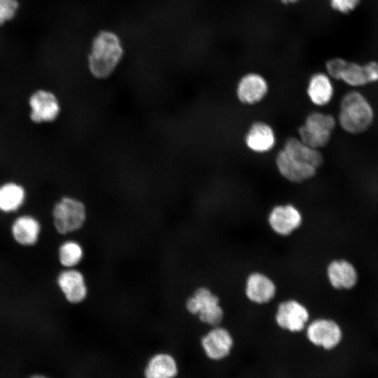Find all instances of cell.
<instances>
[{
  "label": "cell",
  "mask_w": 378,
  "mask_h": 378,
  "mask_svg": "<svg viewBox=\"0 0 378 378\" xmlns=\"http://www.w3.org/2000/svg\"><path fill=\"white\" fill-rule=\"evenodd\" d=\"M124 55V47L119 35L110 29H102L93 37L88 55V66L96 78L110 76Z\"/></svg>",
  "instance_id": "1"
},
{
  "label": "cell",
  "mask_w": 378,
  "mask_h": 378,
  "mask_svg": "<svg viewBox=\"0 0 378 378\" xmlns=\"http://www.w3.org/2000/svg\"><path fill=\"white\" fill-rule=\"evenodd\" d=\"M57 284L66 301L71 304L82 302L88 295L85 276L74 268L62 270L57 277Z\"/></svg>",
  "instance_id": "13"
},
{
  "label": "cell",
  "mask_w": 378,
  "mask_h": 378,
  "mask_svg": "<svg viewBox=\"0 0 378 378\" xmlns=\"http://www.w3.org/2000/svg\"><path fill=\"white\" fill-rule=\"evenodd\" d=\"M368 84L378 82V62L369 61L363 64Z\"/></svg>",
  "instance_id": "27"
},
{
  "label": "cell",
  "mask_w": 378,
  "mask_h": 378,
  "mask_svg": "<svg viewBox=\"0 0 378 378\" xmlns=\"http://www.w3.org/2000/svg\"><path fill=\"white\" fill-rule=\"evenodd\" d=\"M29 118L34 123H49L55 121L60 113V104L50 90L38 89L28 99Z\"/></svg>",
  "instance_id": "10"
},
{
  "label": "cell",
  "mask_w": 378,
  "mask_h": 378,
  "mask_svg": "<svg viewBox=\"0 0 378 378\" xmlns=\"http://www.w3.org/2000/svg\"><path fill=\"white\" fill-rule=\"evenodd\" d=\"M19 6L18 0H0V27L16 16Z\"/></svg>",
  "instance_id": "24"
},
{
  "label": "cell",
  "mask_w": 378,
  "mask_h": 378,
  "mask_svg": "<svg viewBox=\"0 0 378 378\" xmlns=\"http://www.w3.org/2000/svg\"><path fill=\"white\" fill-rule=\"evenodd\" d=\"M279 1V2L284 4H296L298 3V1H300V0H277Z\"/></svg>",
  "instance_id": "28"
},
{
  "label": "cell",
  "mask_w": 378,
  "mask_h": 378,
  "mask_svg": "<svg viewBox=\"0 0 378 378\" xmlns=\"http://www.w3.org/2000/svg\"><path fill=\"white\" fill-rule=\"evenodd\" d=\"M330 6L341 14H349L354 11L360 4L362 0H329Z\"/></svg>",
  "instance_id": "26"
},
{
  "label": "cell",
  "mask_w": 378,
  "mask_h": 378,
  "mask_svg": "<svg viewBox=\"0 0 378 378\" xmlns=\"http://www.w3.org/2000/svg\"><path fill=\"white\" fill-rule=\"evenodd\" d=\"M336 125L333 115L321 112L309 113L298 129L300 140L304 144L318 149L330 141Z\"/></svg>",
  "instance_id": "5"
},
{
  "label": "cell",
  "mask_w": 378,
  "mask_h": 378,
  "mask_svg": "<svg viewBox=\"0 0 378 378\" xmlns=\"http://www.w3.org/2000/svg\"><path fill=\"white\" fill-rule=\"evenodd\" d=\"M268 91L265 78L257 73H248L243 76L237 85V95L239 100L248 105L260 102Z\"/></svg>",
  "instance_id": "15"
},
{
  "label": "cell",
  "mask_w": 378,
  "mask_h": 378,
  "mask_svg": "<svg viewBox=\"0 0 378 378\" xmlns=\"http://www.w3.org/2000/svg\"><path fill=\"white\" fill-rule=\"evenodd\" d=\"M29 378H49V377L45 375H42V374H34V375L31 376Z\"/></svg>",
  "instance_id": "29"
},
{
  "label": "cell",
  "mask_w": 378,
  "mask_h": 378,
  "mask_svg": "<svg viewBox=\"0 0 378 378\" xmlns=\"http://www.w3.org/2000/svg\"><path fill=\"white\" fill-rule=\"evenodd\" d=\"M41 231V225L39 220L29 214L17 217L10 227L13 240L22 246H34L39 239Z\"/></svg>",
  "instance_id": "16"
},
{
  "label": "cell",
  "mask_w": 378,
  "mask_h": 378,
  "mask_svg": "<svg viewBox=\"0 0 378 378\" xmlns=\"http://www.w3.org/2000/svg\"><path fill=\"white\" fill-rule=\"evenodd\" d=\"M178 368L176 359L168 353L153 355L147 363L144 370L146 378H174Z\"/></svg>",
  "instance_id": "18"
},
{
  "label": "cell",
  "mask_w": 378,
  "mask_h": 378,
  "mask_svg": "<svg viewBox=\"0 0 378 378\" xmlns=\"http://www.w3.org/2000/svg\"><path fill=\"white\" fill-rule=\"evenodd\" d=\"M82 246L74 240L63 242L58 248V260L65 269L74 268L83 258Z\"/></svg>",
  "instance_id": "22"
},
{
  "label": "cell",
  "mask_w": 378,
  "mask_h": 378,
  "mask_svg": "<svg viewBox=\"0 0 378 378\" xmlns=\"http://www.w3.org/2000/svg\"><path fill=\"white\" fill-rule=\"evenodd\" d=\"M328 281L335 290H351L358 281V273L354 265L344 258L333 259L326 269Z\"/></svg>",
  "instance_id": "12"
},
{
  "label": "cell",
  "mask_w": 378,
  "mask_h": 378,
  "mask_svg": "<svg viewBox=\"0 0 378 378\" xmlns=\"http://www.w3.org/2000/svg\"><path fill=\"white\" fill-rule=\"evenodd\" d=\"M185 307L189 314L210 327L221 325L225 318L220 298L206 286L196 288L186 300Z\"/></svg>",
  "instance_id": "3"
},
{
  "label": "cell",
  "mask_w": 378,
  "mask_h": 378,
  "mask_svg": "<svg viewBox=\"0 0 378 378\" xmlns=\"http://www.w3.org/2000/svg\"><path fill=\"white\" fill-rule=\"evenodd\" d=\"M374 118L372 106L361 92L352 90L344 94L340 101L338 122L345 132L351 134L363 133L370 128Z\"/></svg>",
  "instance_id": "2"
},
{
  "label": "cell",
  "mask_w": 378,
  "mask_h": 378,
  "mask_svg": "<svg viewBox=\"0 0 378 378\" xmlns=\"http://www.w3.org/2000/svg\"><path fill=\"white\" fill-rule=\"evenodd\" d=\"M310 318L309 310L303 302L288 298L278 304L274 320L281 330L296 334L304 331Z\"/></svg>",
  "instance_id": "6"
},
{
  "label": "cell",
  "mask_w": 378,
  "mask_h": 378,
  "mask_svg": "<svg viewBox=\"0 0 378 378\" xmlns=\"http://www.w3.org/2000/svg\"><path fill=\"white\" fill-rule=\"evenodd\" d=\"M348 61L340 57H332L326 63L327 74L330 78L340 80L342 74Z\"/></svg>",
  "instance_id": "25"
},
{
  "label": "cell",
  "mask_w": 378,
  "mask_h": 378,
  "mask_svg": "<svg viewBox=\"0 0 378 378\" xmlns=\"http://www.w3.org/2000/svg\"><path fill=\"white\" fill-rule=\"evenodd\" d=\"M340 80L354 88L368 84L363 64L355 62L348 61L342 74Z\"/></svg>",
  "instance_id": "23"
},
{
  "label": "cell",
  "mask_w": 378,
  "mask_h": 378,
  "mask_svg": "<svg viewBox=\"0 0 378 378\" xmlns=\"http://www.w3.org/2000/svg\"><path fill=\"white\" fill-rule=\"evenodd\" d=\"M283 150L293 158L316 169L323 162V155L318 149L312 148L295 137H290L286 141Z\"/></svg>",
  "instance_id": "21"
},
{
  "label": "cell",
  "mask_w": 378,
  "mask_h": 378,
  "mask_svg": "<svg viewBox=\"0 0 378 378\" xmlns=\"http://www.w3.org/2000/svg\"><path fill=\"white\" fill-rule=\"evenodd\" d=\"M52 218L56 232L68 234L83 227L87 218L86 208L79 200L65 196L54 204Z\"/></svg>",
  "instance_id": "4"
},
{
  "label": "cell",
  "mask_w": 378,
  "mask_h": 378,
  "mask_svg": "<svg viewBox=\"0 0 378 378\" xmlns=\"http://www.w3.org/2000/svg\"><path fill=\"white\" fill-rule=\"evenodd\" d=\"M267 220L273 233L286 237L300 228L303 216L297 206L288 203L274 206L268 213Z\"/></svg>",
  "instance_id": "8"
},
{
  "label": "cell",
  "mask_w": 378,
  "mask_h": 378,
  "mask_svg": "<svg viewBox=\"0 0 378 378\" xmlns=\"http://www.w3.org/2000/svg\"><path fill=\"white\" fill-rule=\"evenodd\" d=\"M275 162L280 174L290 182L295 183L312 178L317 170L314 167L293 158L283 149L276 155Z\"/></svg>",
  "instance_id": "14"
},
{
  "label": "cell",
  "mask_w": 378,
  "mask_h": 378,
  "mask_svg": "<svg viewBox=\"0 0 378 378\" xmlns=\"http://www.w3.org/2000/svg\"><path fill=\"white\" fill-rule=\"evenodd\" d=\"M276 141L273 129L263 122H253L245 136L247 147L256 153H265L270 150Z\"/></svg>",
  "instance_id": "17"
},
{
  "label": "cell",
  "mask_w": 378,
  "mask_h": 378,
  "mask_svg": "<svg viewBox=\"0 0 378 378\" xmlns=\"http://www.w3.org/2000/svg\"><path fill=\"white\" fill-rule=\"evenodd\" d=\"M27 197L24 187L15 181H7L0 185V211L10 214L19 210Z\"/></svg>",
  "instance_id": "19"
},
{
  "label": "cell",
  "mask_w": 378,
  "mask_h": 378,
  "mask_svg": "<svg viewBox=\"0 0 378 378\" xmlns=\"http://www.w3.org/2000/svg\"><path fill=\"white\" fill-rule=\"evenodd\" d=\"M307 94L315 105L328 104L333 96V86L329 76L322 72L313 74L308 83Z\"/></svg>",
  "instance_id": "20"
},
{
  "label": "cell",
  "mask_w": 378,
  "mask_h": 378,
  "mask_svg": "<svg viewBox=\"0 0 378 378\" xmlns=\"http://www.w3.org/2000/svg\"><path fill=\"white\" fill-rule=\"evenodd\" d=\"M277 294V285L274 279L261 271H253L246 277L244 295L246 298L256 305L270 303Z\"/></svg>",
  "instance_id": "11"
},
{
  "label": "cell",
  "mask_w": 378,
  "mask_h": 378,
  "mask_svg": "<svg viewBox=\"0 0 378 378\" xmlns=\"http://www.w3.org/2000/svg\"><path fill=\"white\" fill-rule=\"evenodd\" d=\"M200 344L206 358L218 362L230 356L234 349V339L227 328L219 325L211 327L202 337Z\"/></svg>",
  "instance_id": "9"
},
{
  "label": "cell",
  "mask_w": 378,
  "mask_h": 378,
  "mask_svg": "<svg viewBox=\"0 0 378 378\" xmlns=\"http://www.w3.org/2000/svg\"><path fill=\"white\" fill-rule=\"evenodd\" d=\"M304 332L311 344L326 351L336 349L343 339L341 326L336 321L326 317L310 320Z\"/></svg>",
  "instance_id": "7"
}]
</instances>
